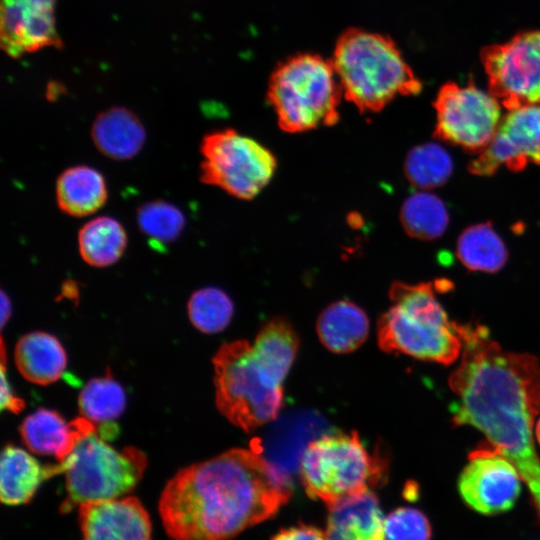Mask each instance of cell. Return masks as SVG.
Returning <instances> with one entry per match:
<instances>
[{
	"instance_id": "cell-27",
	"label": "cell",
	"mask_w": 540,
	"mask_h": 540,
	"mask_svg": "<svg viewBox=\"0 0 540 540\" xmlns=\"http://www.w3.org/2000/svg\"><path fill=\"white\" fill-rule=\"evenodd\" d=\"M405 174L409 182L421 189L444 184L453 169L448 152L438 144L426 143L414 147L405 160Z\"/></svg>"
},
{
	"instance_id": "cell-6",
	"label": "cell",
	"mask_w": 540,
	"mask_h": 540,
	"mask_svg": "<svg viewBox=\"0 0 540 540\" xmlns=\"http://www.w3.org/2000/svg\"><path fill=\"white\" fill-rule=\"evenodd\" d=\"M386 468L384 458L370 454L355 431L312 439L299 462L306 493L327 507L370 490L383 480Z\"/></svg>"
},
{
	"instance_id": "cell-14",
	"label": "cell",
	"mask_w": 540,
	"mask_h": 540,
	"mask_svg": "<svg viewBox=\"0 0 540 540\" xmlns=\"http://www.w3.org/2000/svg\"><path fill=\"white\" fill-rule=\"evenodd\" d=\"M56 0H1L0 45L12 58L43 48L61 49L55 18Z\"/></svg>"
},
{
	"instance_id": "cell-19",
	"label": "cell",
	"mask_w": 540,
	"mask_h": 540,
	"mask_svg": "<svg viewBox=\"0 0 540 540\" xmlns=\"http://www.w3.org/2000/svg\"><path fill=\"white\" fill-rule=\"evenodd\" d=\"M62 472L60 463L42 466L24 449L7 445L0 461L1 502L10 506L26 504L44 480Z\"/></svg>"
},
{
	"instance_id": "cell-22",
	"label": "cell",
	"mask_w": 540,
	"mask_h": 540,
	"mask_svg": "<svg viewBox=\"0 0 540 540\" xmlns=\"http://www.w3.org/2000/svg\"><path fill=\"white\" fill-rule=\"evenodd\" d=\"M369 332L366 313L349 301H338L322 311L317 333L322 344L334 353H349L364 343Z\"/></svg>"
},
{
	"instance_id": "cell-20",
	"label": "cell",
	"mask_w": 540,
	"mask_h": 540,
	"mask_svg": "<svg viewBox=\"0 0 540 540\" xmlns=\"http://www.w3.org/2000/svg\"><path fill=\"white\" fill-rule=\"evenodd\" d=\"M108 189L103 174L88 165L63 170L56 180L59 209L72 217L94 214L107 201Z\"/></svg>"
},
{
	"instance_id": "cell-11",
	"label": "cell",
	"mask_w": 540,
	"mask_h": 540,
	"mask_svg": "<svg viewBox=\"0 0 540 540\" xmlns=\"http://www.w3.org/2000/svg\"><path fill=\"white\" fill-rule=\"evenodd\" d=\"M484 62L491 93L508 109L540 103V31L489 49Z\"/></svg>"
},
{
	"instance_id": "cell-33",
	"label": "cell",
	"mask_w": 540,
	"mask_h": 540,
	"mask_svg": "<svg viewBox=\"0 0 540 540\" xmlns=\"http://www.w3.org/2000/svg\"><path fill=\"white\" fill-rule=\"evenodd\" d=\"M271 540H326L325 532L309 525L281 529Z\"/></svg>"
},
{
	"instance_id": "cell-31",
	"label": "cell",
	"mask_w": 540,
	"mask_h": 540,
	"mask_svg": "<svg viewBox=\"0 0 540 540\" xmlns=\"http://www.w3.org/2000/svg\"><path fill=\"white\" fill-rule=\"evenodd\" d=\"M431 526L418 509L400 507L384 519V540H430Z\"/></svg>"
},
{
	"instance_id": "cell-17",
	"label": "cell",
	"mask_w": 540,
	"mask_h": 540,
	"mask_svg": "<svg viewBox=\"0 0 540 540\" xmlns=\"http://www.w3.org/2000/svg\"><path fill=\"white\" fill-rule=\"evenodd\" d=\"M328 509L326 540H384V519L372 491L340 500Z\"/></svg>"
},
{
	"instance_id": "cell-29",
	"label": "cell",
	"mask_w": 540,
	"mask_h": 540,
	"mask_svg": "<svg viewBox=\"0 0 540 540\" xmlns=\"http://www.w3.org/2000/svg\"><path fill=\"white\" fill-rule=\"evenodd\" d=\"M137 223L141 232L152 243L167 245L181 235L185 226L183 212L174 204L154 200L137 209Z\"/></svg>"
},
{
	"instance_id": "cell-26",
	"label": "cell",
	"mask_w": 540,
	"mask_h": 540,
	"mask_svg": "<svg viewBox=\"0 0 540 540\" xmlns=\"http://www.w3.org/2000/svg\"><path fill=\"white\" fill-rule=\"evenodd\" d=\"M400 220L410 236L420 240H433L445 232L449 215L440 198L431 193L418 192L403 203Z\"/></svg>"
},
{
	"instance_id": "cell-7",
	"label": "cell",
	"mask_w": 540,
	"mask_h": 540,
	"mask_svg": "<svg viewBox=\"0 0 540 540\" xmlns=\"http://www.w3.org/2000/svg\"><path fill=\"white\" fill-rule=\"evenodd\" d=\"M216 405L246 432L272 421L283 401L282 382L258 359L245 340L223 344L213 358Z\"/></svg>"
},
{
	"instance_id": "cell-23",
	"label": "cell",
	"mask_w": 540,
	"mask_h": 540,
	"mask_svg": "<svg viewBox=\"0 0 540 540\" xmlns=\"http://www.w3.org/2000/svg\"><path fill=\"white\" fill-rule=\"evenodd\" d=\"M77 241L84 262L103 268L115 264L123 256L127 247V234L118 220L100 216L80 228Z\"/></svg>"
},
{
	"instance_id": "cell-24",
	"label": "cell",
	"mask_w": 540,
	"mask_h": 540,
	"mask_svg": "<svg viewBox=\"0 0 540 540\" xmlns=\"http://www.w3.org/2000/svg\"><path fill=\"white\" fill-rule=\"evenodd\" d=\"M298 336L291 325L281 319L269 321L252 345L255 354L269 372L283 383L298 350Z\"/></svg>"
},
{
	"instance_id": "cell-10",
	"label": "cell",
	"mask_w": 540,
	"mask_h": 540,
	"mask_svg": "<svg viewBox=\"0 0 540 540\" xmlns=\"http://www.w3.org/2000/svg\"><path fill=\"white\" fill-rule=\"evenodd\" d=\"M435 109L436 136L478 154L488 146L501 121L498 99L474 85H445Z\"/></svg>"
},
{
	"instance_id": "cell-1",
	"label": "cell",
	"mask_w": 540,
	"mask_h": 540,
	"mask_svg": "<svg viewBox=\"0 0 540 540\" xmlns=\"http://www.w3.org/2000/svg\"><path fill=\"white\" fill-rule=\"evenodd\" d=\"M464 347L448 383L455 426L482 432L487 444L509 459L540 514V458L534 428L540 413V362L505 351L482 325L463 324Z\"/></svg>"
},
{
	"instance_id": "cell-32",
	"label": "cell",
	"mask_w": 540,
	"mask_h": 540,
	"mask_svg": "<svg viewBox=\"0 0 540 540\" xmlns=\"http://www.w3.org/2000/svg\"><path fill=\"white\" fill-rule=\"evenodd\" d=\"M1 361V409L18 413L23 409L25 403L21 398L14 395L6 377L5 349L3 341L1 342Z\"/></svg>"
},
{
	"instance_id": "cell-35",
	"label": "cell",
	"mask_w": 540,
	"mask_h": 540,
	"mask_svg": "<svg viewBox=\"0 0 540 540\" xmlns=\"http://www.w3.org/2000/svg\"><path fill=\"white\" fill-rule=\"evenodd\" d=\"M534 435L535 440L537 441L538 445L540 446V418L537 420L534 428Z\"/></svg>"
},
{
	"instance_id": "cell-5",
	"label": "cell",
	"mask_w": 540,
	"mask_h": 540,
	"mask_svg": "<svg viewBox=\"0 0 540 540\" xmlns=\"http://www.w3.org/2000/svg\"><path fill=\"white\" fill-rule=\"evenodd\" d=\"M342 94L331 60L315 54H299L273 71L267 98L279 127L289 133H300L336 124Z\"/></svg>"
},
{
	"instance_id": "cell-4",
	"label": "cell",
	"mask_w": 540,
	"mask_h": 540,
	"mask_svg": "<svg viewBox=\"0 0 540 540\" xmlns=\"http://www.w3.org/2000/svg\"><path fill=\"white\" fill-rule=\"evenodd\" d=\"M331 62L344 97L362 113L379 112L396 96L421 88L394 42L381 34L345 30Z\"/></svg>"
},
{
	"instance_id": "cell-21",
	"label": "cell",
	"mask_w": 540,
	"mask_h": 540,
	"mask_svg": "<svg viewBox=\"0 0 540 540\" xmlns=\"http://www.w3.org/2000/svg\"><path fill=\"white\" fill-rule=\"evenodd\" d=\"M14 357L20 374L38 385L57 381L67 364L66 352L59 340L45 332H31L20 338Z\"/></svg>"
},
{
	"instance_id": "cell-28",
	"label": "cell",
	"mask_w": 540,
	"mask_h": 540,
	"mask_svg": "<svg viewBox=\"0 0 540 540\" xmlns=\"http://www.w3.org/2000/svg\"><path fill=\"white\" fill-rule=\"evenodd\" d=\"M81 414L94 423H106L119 417L126 397L121 385L110 375L91 379L79 395Z\"/></svg>"
},
{
	"instance_id": "cell-3",
	"label": "cell",
	"mask_w": 540,
	"mask_h": 540,
	"mask_svg": "<svg viewBox=\"0 0 540 540\" xmlns=\"http://www.w3.org/2000/svg\"><path fill=\"white\" fill-rule=\"evenodd\" d=\"M431 282L392 283L389 309L378 320L377 338L384 352H399L442 365L462 354L463 324L449 319Z\"/></svg>"
},
{
	"instance_id": "cell-16",
	"label": "cell",
	"mask_w": 540,
	"mask_h": 540,
	"mask_svg": "<svg viewBox=\"0 0 540 540\" xmlns=\"http://www.w3.org/2000/svg\"><path fill=\"white\" fill-rule=\"evenodd\" d=\"M94 431V422L84 416L67 422L57 412L45 408L27 416L20 426L23 442L31 452L54 456L59 462L65 460L79 440Z\"/></svg>"
},
{
	"instance_id": "cell-30",
	"label": "cell",
	"mask_w": 540,
	"mask_h": 540,
	"mask_svg": "<svg viewBox=\"0 0 540 540\" xmlns=\"http://www.w3.org/2000/svg\"><path fill=\"white\" fill-rule=\"evenodd\" d=\"M233 311L229 296L216 287L199 289L188 301L189 318L193 326L204 333H216L226 328Z\"/></svg>"
},
{
	"instance_id": "cell-13",
	"label": "cell",
	"mask_w": 540,
	"mask_h": 540,
	"mask_svg": "<svg viewBox=\"0 0 540 540\" xmlns=\"http://www.w3.org/2000/svg\"><path fill=\"white\" fill-rule=\"evenodd\" d=\"M540 165V103L510 108L488 146L471 162L476 175H491L504 166L521 170Z\"/></svg>"
},
{
	"instance_id": "cell-18",
	"label": "cell",
	"mask_w": 540,
	"mask_h": 540,
	"mask_svg": "<svg viewBox=\"0 0 540 540\" xmlns=\"http://www.w3.org/2000/svg\"><path fill=\"white\" fill-rule=\"evenodd\" d=\"M96 149L109 159L129 160L143 148L146 131L130 109L115 106L99 113L90 130Z\"/></svg>"
},
{
	"instance_id": "cell-9",
	"label": "cell",
	"mask_w": 540,
	"mask_h": 540,
	"mask_svg": "<svg viewBox=\"0 0 540 540\" xmlns=\"http://www.w3.org/2000/svg\"><path fill=\"white\" fill-rule=\"evenodd\" d=\"M200 154L201 182L242 200L257 196L277 167L269 149L232 128L206 134L200 143Z\"/></svg>"
},
{
	"instance_id": "cell-25",
	"label": "cell",
	"mask_w": 540,
	"mask_h": 540,
	"mask_svg": "<svg viewBox=\"0 0 540 540\" xmlns=\"http://www.w3.org/2000/svg\"><path fill=\"white\" fill-rule=\"evenodd\" d=\"M457 256L469 270L493 273L505 264L507 250L490 224H477L460 235Z\"/></svg>"
},
{
	"instance_id": "cell-8",
	"label": "cell",
	"mask_w": 540,
	"mask_h": 540,
	"mask_svg": "<svg viewBox=\"0 0 540 540\" xmlns=\"http://www.w3.org/2000/svg\"><path fill=\"white\" fill-rule=\"evenodd\" d=\"M65 474L66 498L60 511L120 498L131 492L147 467L145 454L135 447L116 450L97 430L83 437L59 462Z\"/></svg>"
},
{
	"instance_id": "cell-2",
	"label": "cell",
	"mask_w": 540,
	"mask_h": 540,
	"mask_svg": "<svg viewBox=\"0 0 540 540\" xmlns=\"http://www.w3.org/2000/svg\"><path fill=\"white\" fill-rule=\"evenodd\" d=\"M292 494L259 439L179 470L165 485L159 515L172 540H232L273 517Z\"/></svg>"
},
{
	"instance_id": "cell-15",
	"label": "cell",
	"mask_w": 540,
	"mask_h": 540,
	"mask_svg": "<svg viewBox=\"0 0 540 540\" xmlns=\"http://www.w3.org/2000/svg\"><path fill=\"white\" fill-rule=\"evenodd\" d=\"M82 540H152L149 514L136 497L78 506Z\"/></svg>"
},
{
	"instance_id": "cell-34",
	"label": "cell",
	"mask_w": 540,
	"mask_h": 540,
	"mask_svg": "<svg viewBox=\"0 0 540 540\" xmlns=\"http://www.w3.org/2000/svg\"><path fill=\"white\" fill-rule=\"evenodd\" d=\"M11 314V302L9 297L1 292V327L4 328Z\"/></svg>"
},
{
	"instance_id": "cell-12",
	"label": "cell",
	"mask_w": 540,
	"mask_h": 540,
	"mask_svg": "<svg viewBox=\"0 0 540 540\" xmlns=\"http://www.w3.org/2000/svg\"><path fill=\"white\" fill-rule=\"evenodd\" d=\"M514 464L487 444L471 452L458 478V491L474 511L494 515L510 510L521 492Z\"/></svg>"
}]
</instances>
